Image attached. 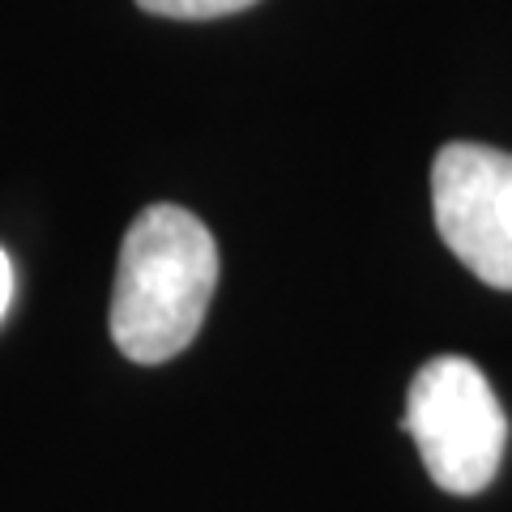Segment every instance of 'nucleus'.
Segmentation results:
<instances>
[{"label": "nucleus", "mask_w": 512, "mask_h": 512, "mask_svg": "<svg viewBox=\"0 0 512 512\" xmlns=\"http://www.w3.org/2000/svg\"><path fill=\"white\" fill-rule=\"evenodd\" d=\"M431 210L457 261L512 291V154L474 141L444 146L431 163Z\"/></svg>", "instance_id": "nucleus-3"}, {"label": "nucleus", "mask_w": 512, "mask_h": 512, "mask_svg": "<svg viewBox=\"0 0 512 512\" xmlns=\"http://www.w3.org/2000/svg\"><path fill=\"white\" fill-rule=\"evenodd\" d=\"M218 282L210 227L180 205H150L128 227L111 291V338L133 363H167L197 338Z\"/></svg>", "instance_id": "nucleus-1"}, {"label": "nucleus", "mask_w": 512, "mask_h": 512, "mask_svg": "<svg viewBox=\"0 0 512 512\" xmlns=\"http://www.w3.org/2000/svg\"><path fill=\"white\" fill-rule=\"evenodd\" d=\"M406 431L419 444L431 483L474 495L504 461L508 419L483 367L461 355H440L419 367L406 402Z\"/></svg>", "instance_id": "nucleus-2"}, {"label": "nucleus", "mask_w": 512, "mask_h": 512, "mask_svg": "<svg viewBox=\"0 0 512 512\" xmlns=\"http://www.w3.org/2000/svg\"><path fill=\"white\" fill-rule=\"evenodd\" d=\"M9 299H13V265H9L5 248H0V320L9 312Z\"/></svg>", "instance_id": "nucleus-5"}, {"label": "nucleus", "mask_w": 512, "mask_h": 512, "mask_svg": "<svg viewBox=\"0 0 512 512\" xmlns=\"http://www.w3.org/2000/svg\"><path fill=\"white\" fill-rule=\"evenodd\" d=\"M146 13H158V18H180V22H210V18H227V13H239L256 5V0H137Z\"/></svg>", "instance_id": "nucleus-4"}]
</instances>
